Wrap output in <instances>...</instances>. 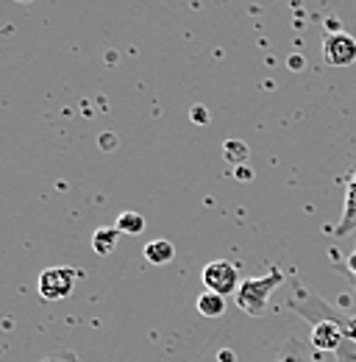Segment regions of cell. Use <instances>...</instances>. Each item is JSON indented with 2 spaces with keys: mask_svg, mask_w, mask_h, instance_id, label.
Returning <instances> with one entry per match:
<instances>
[{
  "mask_svg": "<svg viewBox=\"0 0 356 362\" xmlns=\"http://www.w3.org/2000/svg\"><path fill=\"white\" fill-rule=\"evenodd\" d=\"M287 284V273L281 268H270L265 276H256V279H245L237 290V307L251 317H262L267 313V304H270V296Z\"/></svg>",
  "mask_w": 356,
  "mask_h": 362,
  "instance_id": "cell-1",
  "label": "cell"
},
{
  "mask_svg": "<svg viewBox=\"0 0 356 362\" xmlns=\"http://www.w3.org/2000/svg\"><path fill=\"white\" fill-rule=\"evenodd\" d=\"M78 284V271L73 268H64V265H56V268H44L40 273V281H37V290L44 301H61V298H70L73 290Z\"/></svg>",
  "mask_w": 356,
  "mask_h": 362,
  "instance_id": "cell-2",
  "label": "cell"
},
{
  "mask_svg": "<svg viewBox=\"0 0 356 362\" xmlns=\"http://www.w3.org/2000/svg\"><path fill=\"white\" fill-rule=\"evenodd\" d=\"M242 279H239V271L234 262L228 259H215L203 268V287L218 293V296H237Z\"/></svg>",
  "mask_w": 356,
  "mask_h": 362,
  "instance_id": "cell-3",
  "label": "cell"
},
{
  "mask_svg": "<svg viewBox=\"0 0 356 362\" xmlns=\"http://www.w3.org/2000/svg\"><path fill=\"white\" fill-rule=\"evenodd\" d=\"M323 59L328 67H351L356 64V40L348 31L328 34L323 40Z\"/></svg>",
  "mask_w": 356,
  "mask_h": 362,
  "instance_id": "cell-4",
  "label": "cell"
},
{
  "mask_svg": "<svg viewBox=\"0 0 356 362\" xmlns=\"http://www.w3.org/2000/svg\"><path fill=\"white\" fill-rule=\"evenodd\" d=\"M345 340V332L340 323L334 320H323V323H314L312 326V337H309V346L312 351H328V354H337L340 346Z\"/></svg>",
  "mask_w": 356,
  "mask_h": 362,
  "instance_id": "cell-5",
  "label": "cell"
},
{
  "mask_svg": "<svg viewBox=\"0 0 356 362\" xmlns=\"http://www.w3.org/2000/svg\"><path fill=\"white\" fill-rule=\"evenodd\" d=\"M356 231V168L348 176V184H345V209H343V218H340V226L334 231L337 240L348 237Z\"/></svg>",
  "mask_w": 356,
  "mask_h": 362,
  "instance_id": "cell-6",
  "label": "cell"
},
{
  "mask_svg": "<svg viewBox=\"0 0 356 362\" xmlns=\"http://www.w3.org/2000/svg\"><path fill=\"white\" fill-rule=\"evenodd\" d=\"M173 257H176V245L170 240H165V237L162 240H150L145 245V259L150 265H170Z\"/></svg>",
  "mask_w": 356,
  "mask_h": 362,
  "instance_id": "cell-7",
  "label": "cell"
},
{
  "mask_svg": "<svg viewBox=\"0 0 356 362\" xmlns=\"http://www.w3.org/2000/svg\"><path fill=\"white\" fill-rule=\"evenodd\" d=\"M117 240H120L117 226L95 228V234H92V251H95L97 257H109V254L117 248Z\"/></svg>",
  "mask_w": 356,
  "mask_h": 362,
  "instance_id": "cell-8",
  "label": "cell"
},
{
  "mask_svg": "<svg viewBox=\"0 0 356 362\" xmlns=\"http://www.w3.org/2000/svg\"><path fill=\"white\" fill-rule=\"evenodd\" d=\"M198 313L203 317H220L225 315V296H218V293H212V290H203L201 296H198Z\"/></svg>",
  "mask_w": 356,
  "mask_h": 362,
  "instance_id": "cell-9",
  "label": "cell"
},
{
  "mask_svg": "<svg viewBox=\"0 0 356 362\" xmlns=\"http://www.w3.org/2000/svg\"><path fill=\"white\" fill-rule=\"evenodd\" d=\"M275 351H278V354H275L273 362H314L309 354V349H307L304 343H298V340H290V343L278 346Z\"/></svg>",
  "mask_w": 356,
  "mask_h": 362,
  "instance_id": "cell-10",
  "label": "cell"
},
{
  "mask_svg": "<svg viewBox=\"0 0 356 362\" xmlns=\"http://www.w3.org/2000/svg\"><path fill=\"white\" fill-rule=\"evenodd\" d=\"M248 153H251L248 145L239 142V139H225V142H222V156H225L231 165H239V168H242V165L248 162Z\"/></svg>",
  "mask_w": 356,
  "mask_h": 362,
  "instance_id": "cell-11",
  "label": "cell"
},
{
  "mask_svg": "<svg viewBox=\"0 0 356 362\" xmlns=\"http://www.w3.org/2000/svg\"><path fill=\"white\" fill-rule=\"evenodd\" d=\"M117 231L120 234H142L145 231V218L139 212H123L117 218Z\"/></svg>",
  "mask_w": 356,
  "mask_h": 362,
  "instance_id": "cell-12",
  "label": "cell"
},
{
  "mask_svg": "<svg viewBox=\"0 0 356 362\" xmlns=\"http://www.w3.org/2000/svg\"><path fill=\"white\" fill-rule=\"evenodd\" d=\"M337 360L356 362V334H351V337L343 340V346H340V351H337Z\"/></svg>",
  "mask_w": 356,
  "mask_h": 362,
  "instance_id": "cell-13",
  "label": "cell"
},
{
  "mask_svg": "<svg viewBox=\"0 0 356 362\" xmlns=\"http://www.w3.org/2000/svg\"><path fill=\"white\" fill-rule=\"evenodd\" d=\"M192 120H195V123H206V120H209V112H206L203 106H195V109H192Z\"/></svg>",
  "mask_w": 356,
  "mask_h": 362,
  "instance_id": "cell-14",
  "label": "cell"
},
{
  "mask_svg": "<svg viewBox=\"0 0 356 362\" xmlns=\"http://www.w3.org/2000/svg\"><path fill=\"white\" fill-rule=\"evenodd\" d=\"M345 271H348V276H356V251H354V257L348 259V265H345Z\"/></svg>",
  "mask_w": 356,
  "mask_h": 362,
  "instance_id": "cell-15",
  "label": "cell"
},
{
  "mask_svg": "<svg viewBox=\"0 0 356 362\" xmlns=\"http://www.w3.org/2000/svg\"><path fill=\"white\" fill-rule=\"evenodd\" d=\"M59 362H78V360H76V357H70V354H67V357H64V360H59Z\"/></svg>",
  "mask_w": 356,
  "mask_h": 362,
  "instance_id": "cell-16",
  "label": "cell"
},
{
  "mask_svg": "<svg viewBox=\"0 0 356 362\" xmlns=\"http://www.w3.org/2000/svg\"><path fill=\"white\" fill-rule=\"evenodd\" d=\"M14 3H31V0H14Z\"/></svg>",
  "mask_w": 356,
  "mask_h": 362,
  "instance_id": "cell-17",
  "label": "cell"
},
{
  "mask_svg": "<svg viewBox=\"0 0 356 362\" xmlns=\"http://www.w3.org/2000/svg\"><path fill=\"white\" fill-rule=\"evenodd\" d=\"M351 281H354V284H356V276H351Z\"/></svg>",
  "mask_w": 356,
  "mask_h": 362,
  "instance_id": "cell-18",
  "label": "cell"
}]
</instances>
